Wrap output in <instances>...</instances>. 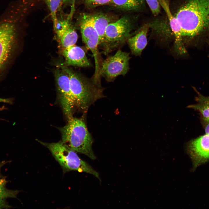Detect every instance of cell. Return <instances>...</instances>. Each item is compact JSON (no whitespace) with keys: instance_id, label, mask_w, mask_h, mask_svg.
I'll return each mask as SVG.
<instances>
[{"instance_id":"9a60e30c","label":"cell","mask_w":209,"mask_h":209,"mask_svg":"<svg viewBox=\"0 0 209 209\" xmlns=\"http://www.w3.org/2000/svg\"><path fill=\"white\" fill-rule=\"evenodd\" d=\"M91 19L99 37V46L102 43L106 28L112 22L107 15L102 13L90 14Z\"/></svg>"},{"instance_id":"277c9868","label":"cell","mask_w":209,"mask_h":209,"mask_svg":"<svg viewBox=\"0 0 209 209\" xmlns=\"http://www.w3.org/2000/svg\"><path fill=\"white\" fill-rule=\"evenodd\" d=\"M48 148L62 167L64 172L71 171L85 172L91 174L100 180L98 173L87 163L81 159L75 151L71 149L60 141L48 143L37 140Z\"/></svg>"},{"instance_id":"8fae6325","label":"cell","mask_w":209,"mask_h":209,"mask_svg":"<svg viewBox=\"0 0 209 209\" xmlns=\"http://www.w3.org/2000/svg\"><path fill=\"white\" fill-rule=\"evenodd\" d=\"M158 1L161 6L165 12L170 27L174 35L175 39L174 47L175 52L180 55L185 53L186 51L183 43L181 29L177 19L172 14L168 0H158Z\"/></svg>"},{"instance_id":"5b68a950","label":"cell","mask_w":209,"mask_h":209,"mask_svg":"<svg viewBox=\"0 0 209 209\" xmlns=\"http://www.w3.org/2000/svg\"><path fill=\"white\" fill-rule=\"evenodd\" d=\"M133 26L130 19L124 16L110 23L107 27L102 43L104 54L110 52L122 45L130 37Z\"/></svg>"},{"instance_id":"ffe728a7","label":"cell","mask_w":209,"mask_h":209,"mask_svg":"<svg viewBox=\"0 0 209 209\" xmlns=\"http://www.w3.org/2000/svg\"><path fill=\"white\" fill-rule=\"evenodd\" d=\"M85 6L93 8L101 6L111 4V0H83Z\"/></svg>"},{"instance_id":"cb8c5ba5","label":"cell","mask_w":209,"mask_h":209,"mask_svg":"<svg viewBox=\"0 0 209 209\" xmlns=\"http://www.w3.org/2000/svg\"><path fill=\"white\" fill-rule=\"evenodd\" d=\"M0 102L11 104L12 102L11 100L10 99H4L0 98Z\"/></svg>"},{"instance_id":"7c38bea8","label":"cell","mask_w":209,"mask_h":209,"mask_svg":"<svg viewBox=\"0 0 209 209\" xmlns=\"http://www.w3.org/2000/svg\"><path fill=\"white\" fill-rule=\"evenodd\" d=\"M61 51V53L65 59V62L63 65L65 66L87 67L92 65L85 51L79 46L75 44L62 48Z\"/></svg>"},{"instance_id":"4fadbf2b","label":"cell","mask_w":209,"mask_h":209,"mask_svg":"<svg viewBox=\"0 0 209 209\" xmlns=\"http://www.w3.org/2000/svg\"><path fill=\"white\" fill-rule=\"evenodd\" d=\"M79 25L83 41L88 47L99 44V37L93 26L90 14L83 13L79 19Z\"/></svg>"},{"instance_id":"9c48e42d","label":"cell","mask_w":209,"mask_h":209,"mask_svg":"<svg viewBox=\"0 0 209 209\" xmlns=\"http://www.w3.org/2000/svg\"><path fill=\"white\" fill-rule=\"evenodd\" d=\"M75 1H73L70 12L67 16L64 18L58 19L57 24L54 28L62 48L75 45L78 39V34L72 21L75 10Z\"/></svg>"},{"instance_id":"7402d4cb","label":"cell","mask_w":209,"mask_h":209,"mask_svg":"<svg viewBox=\"0 0 209 209\" xmlns=\"http://www.w3.org/2000/svg\"><path fill=\"white\" fill-rule=\"evenodd\" d=\"M201 122L206 134H209V118H201Z\"/></svg>"},{"instance_id":"d4e9b609","label":"cell","mask_w":209,"mask_h":209,"mask_svg":"<svg viewBox=\"0 0 209 209\" xmlns=\"http://www.w3.org/2000/svg\"><path fill=\"white\" fill-rule=\"evenodd\" d=\"M67 0H62V1H63L64 3H65L67 1Z\"/></svg>"},{"instance_id":"ba28073f","label":"cell","mask_w":209,"mask_h":209,"mask_svg":"<svg viewBox=\"0 0 209 209\" xmlns=\"http://www.w3.org/2000/svg\"><path fill=\"white\" fill-rule=\"evenodd\" d=\"M55 75L59 99L63 112L69 120L73 117V111L75 106L69 77L60 67L55 70Z\"/></svg>"},{"instance_id":"603a6c76","label":"cell","mask_w":209,"mask_h":209,"mask_svg":"<svg viewBox=\"0 0 209 209\" xmlns=\"http://www.w3.org/2000/svg\"><path fill=\"white\" fill-rule=\"evenodd\" d=\"M9 162H10V161H3L0 162V179L3 177L1 173V170L2 168L4 165Z\"/></svg>"},{"instance_id":"44dd1931","label":"cell","mask_w":209,"mask_h":209,"mask_svg":"<svg viewBox=\"0 0 209 209\" xmlns=\"http://www.w3.org/2000/svg\"><path fill=\"white\" fill-rule=\"evenodd\" d=\"M149 6L153 14L158 15L161 12V6L158 0H145Z\"/></svg>"},{"instance_id":"3957f363","label":"cell","mask_w":209,"mask_h":209,"mask_svg":"<svg viewBox=\"0 0 209 209\" xmlns=\"http://www.w3.org/2000/svg\"><path fill=\"white\" fill-rule=\"evenodd\" d=\"M58 129L61 141L66 146L92 160L96 159L92 148L93 139L83 119L73 117L66 125Z\"/></svg>"},{"instance_id":"52a82bcc","label":"cell","mask_w":209,"mask_h":209,"mask_svg":"<svg viewBox=\"0 0 209 209\" xmlns=\"http://www.w3.org/2000/svg\"><path fill=\"white\" fill-rule=\"evenodd\" d=\"M129 54L118 50L113 55L109 56L101 63L100 76L111 81L118 76L126 75L129 69Z\"/></svg>"},{"instance_id":"30bf717a","label":"cell","mask_w":209,"mask_h":209,"mask_svg":"<svg viewBox=\"0 0 209 209\" xmlns=\"http://www.w3.org/2000/svg\"><path fill=\"white\" fill-rule=\"evenodd\" d=\"M186 149L194 168L206 162L209 160V134H206L188 142Z\"/></svg>"},{"instance_id":"6da1fadb","label":"cell","mask_w":209,"mask_h":209,"mask_svg":"<svg viewBox=\"0 0 209 209\" xmlns=\"http://www.w3.org/2000/svg\"><path fill=\"white\" fill-rule=\"evenodd\" d=\"M174 15L183 38L194 37L209 28V0H188Z\"/></svg>"},{"instance_id":"2e32d148","label":"cell","mask_w":209,"mask_h":209,"mask_svg":"<svg viewBox=\"0 0 209 209\" xmlns=\"http://www.w3.org/2000/svg\"><path fill=\"white\" fill-rule=\"evenodd\" d=\"M7 182L5 176L0 179V209L12 208L7 200L9 199L17 198L19 192L8 189L6 186Z\"/></svg>"},{"instance_id":"8992f818","label":"cell","mask_w":209,"mask_h":209,"mask_svg":"<svg viewBox=\"0 0 209 209\" xmlns=\"http://www.w3.org/2000/svg\"><path fill=\"white\" fill-rule=\"evenodd\" d=\"M11 15L0 20V73L8 61L17 38V24Z\"/></svg>"},{"instance_id":"7a4b0ae2","label":"cell","mask_w":209,"mask_h":209,"mask_svg":"<svg viewBox=\"0 0 209 209\" xmlns=\"http://www.w3.org/2000/svg\"><path fill=\"white\" fill-rule=\"evenodd\" d=\"M60 67L69 76L75 106L86 113L91 105L103 97V89L100 84L75 72L68 66L61 64Z\"/></svg>"},{"instance_id":"e0dca14e","label":"cell","mask_w":209,"mask_h":209,"mask_svg":"<svg viewBox=\"0 0 209 209\" xmlns=\"http://www.w3.org/2000/svg\"><path fill=\"white\" fill-rule=\"evenodd\" d=\"M145 0H111V5L126 11H135L144 7Z\"/></svg>"},{"instance_id":"ac0fdd59","label":"cell","mask_w":209,"mask_h":209,"mask_svg":"<svg viewBox=\"0 0 209 209\" xmlns=\"http://www.w3.org/2000/svg\"><path fill=\"white\" fill-rule=\"evenodd\" d=\"M197 94L195 98L196 103L188 105V107L198 111L201 118H209V96H204L199 92Z\"/></svg>"},{"instance_id":"5bb4252c","label":"cell","mask_w":209,"mask_h":209,"mask_svg":"<svg viewBox=\"0 0 209 209\" xmlns=\"http://www.w3.org/2000/svg\"><path fill=\"white\" fill-rule=\"evenodd\" d=\"M150 28L149 24H145L135 35L127 39L129 46L132 54L140 56L147 44V35Z\"/></svg>"},{"instance_id":"d6986e66","label":"cell","mask_w":209,"mask_h":209,"mask_svg":"<svg viewBox=\"0 0 209 209\" xmlns=\"http://www.w3.org/2000/svg\"><path fill=\"white\" fill-rule=\"evenodd\" d=\"M50 11L53 21V28L57 26L58 21L57 12L61 6L62 0H43Z\"/></svg>"}]
</instances>
